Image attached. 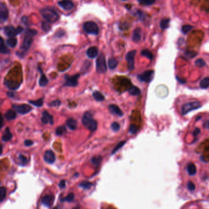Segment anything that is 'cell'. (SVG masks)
Instances as JSON below:
<instances>
[{
	"label": "cell",
	"instance_id": "60d3db41",
	"mask_svg": "<svg viewBox=\"0 0 209 209\" xmlns=\"http://www.w3.org/2000/svg\"><path fill=\"white\" fill-rule=\"evenodd\" d=\"M192 29H193V27L190 26V25H188V24L184 25V26H183L182 28V31L183 34H187Z\"/></svg>",
	"mask_w": 209,
	"mask_h": 209
},
{
	"label": "cell",
	"instance_id": "52a82bcc",
	"mask_svg": "<svg viewBox=\"0 0 209 209\" xmlns=\"http://www.w3.org/2000/svg\"><path fill=\"white\" fill-rule=\"evenodd\" d=\"M80 77L79 74H76L72 75V76H69L68 75H66L64 77L65 83L64 86L74 87L78 85V78Z\"/></svg>",
	"mask_w": 209,
	"mask_h": 209
},
{
	"label": "cell",
	"instance_id": "e0dca14e",
	"mask_svg": "<svg viewBox=\"0 0 209 209\" xmlns=\"http://www.w3.org/2000/svg\"><path fill=\"white\" fill-rule=\"evenodd\" d=\"M94 119L92 118V115L90 112H86L83 116L82 118V124L87 127L88 125L93 121Z\"/></svg>",
	"mask_w": 209,
	"mask_h": 209
},
{
	"label": "cell",
	"instance_id": "f6af8a7d",
	"mask_svg": "<svg viewBox=\"0 0 209 209\" xmlns=\"http://www.w3.org/2000/svg\"><path fill=\"white\" fill-rule=\"evenodd\" d=\"M138 130L137 127L135 125H131V126L129 127V132L131 133V134H135V133H137Z\"/></svg>",
	"mask_w": 209,
	"mask_h": 209
},
{
	"label": "cell",
	"instance_id": "be15d7a7",
	"mask_svg": "<svg viewBox=\"0 0 209 209\" xmlns=\"http://www.w3.org/2000/svg\"><path fill=\"white\" fill-rule=\"evenodd\" d=\"M107 209H113V208H107Z\"/></svg>",
	"mask_w": 209,
	"mask_h": 209
},
{
	"label": "cell",
	"instance_id": "d4e9b609",
	"mask_svg": "<svg viewBox=\"0 0 209 209\" xmlns=\"http://www.w3.org/2000/svg\"><path fill=\"white\" fill-rule=\"evenodd\" d=\"M48 80L47 79L46 75L44 74H42L39 81V86L41 87H44L48 84Z\"/></svg>",
	"mask_w": 209,
	"mask_h": 209
},
{
	"label": "cell",
	"instance_id": "f546056e",
	"mask_svg": "<svg viewBox=\"0 0 209 209\" xmlns=\"http://www.w3.org/2000/svg\"><path fill=\"white\" fill-rule=\"evenodd\" d=\"M170 23V19H163L161 20L160 25V27L162 29H166L169 27Z\"/></svg>",
	"mask_w": 209,
	"mask_h": 209
},
{
	"label": "cell",
	"instance_id": "ee69618b",
	"mask_svg": "<svg viewBox=\"0 0 209 209\" xmlns=\"http://www.w3.org/2000/svg\"><path fill=\"white\" fill-rule=\"evenodd\" d=\"M111 128L114 131H118L120 128V125L118 122H114L111 125Z\"/></svg>",
	"mask_w": 209,
	"mask_h": 209
},
{
	"label": "cell",
	"instance_id": "6f0895ef",
	"mask_svg": "<svg viewBox=\"0 0 209 209\" xmlns=\"http://www.w3.org/2000/svg\"><path fill=\"white\" fill-rule=\"evenodd\" d=\"M204 127L205 129H209V119L208 121H206V122L204 124Z\"/></svg>",
	"mask_w": 209,
	"mask_h": 209
},
{
	"label": "cell",
	"instance_id": "9c48e42d",
	"mask_svg": "<svg viewBox=\"0 0 209 209\" xmlns=\"http://www.w3.org/2000/svg\"><path fill=\"white\" fill-rule=\"evenodd\" d=\"M136 53V50H132L128 52L126 55V61H127L129 70H132L135 69V57Z\"/></svg>",
	"mask_w": 209,
	"mask_h": 209
},
{
	"label": "cell",
	"instance_id": "94428289",
	"mask_svg": "<svg viewBox=\"0 0 209 209\" xmlns=\"http://www.w3.org/2000/svg\"><path fill=\"white\" fill-rule=\"evenodd\" d=\"M73 209H80V207H74Z\"/></svg>",
	"mask_w": 209,
	"mask_h": 209
},
{
	"label": "cell",
	"instance_id": "2e32d148",
	"mask_svg": "<svg viewBox=\"0 0 209 209\" xmlns=\"http://www.w3.org/2000/svg\"><path fill=\"white\" fill-rule=\"evenodd\" d=\"M108 110H109L111 113L114 115H116L120 117H121L123 115V113L120 110V108L115 105H110L108 106Z\"/></svg>",
	"mask_w": 209,
	"mask_h": 209
},
{
	"label": "cell",
	"instance_id": "816d5d0a",
	"mask_svg": "<svg viewBox=\"0 0 209 209\" xmlns=\"http://www.w3.org/2000/svg\"><path fill=\"white\" fill-rule=\"evenodd\" d=\"M64 34V32L63 30L60 29L59 31H58V32L56 33L55 36L57 37H61L63 36Z\"/></svg>",
	"mask_w": 209,
	"mask_h": 209
},
{
	"label": "cell",
	"instance_id": "603a6c76",
	"mask_svg": "<svg viewBox=\"0 0 209 209\" xmlns=\"http://www.w3.org/2000/svg\"><path fill=\"white\" fill-rule=\"evenodd\" d=\"M188 173L190 175H194L196 174L197 169H196V167L195 166V164H193V163H190L187 165V168Z\"/></svg>",
	"mask_w": 209,
	"mask_h": 209
},
{
	"label": "cell",
	"instance_id": "e7e4bbea",
	"mask_svg": "<svg viewBox=\"0 0 209 209\" xmlns=\"http://www.w3.org/2000/svg\"><path fill=\"white\" fill-rule=\"evenodd\" d=\"M121 1H128V0H121Z\"/></svg>",
	"mask_w": 209,
	"mask_h": 209
},
{
	"label": "cell",
	"instance_id": "f907efd6",
	"mask_svg": "<svg viewBox=\"0 0 209 209\" xmlns=\"http://www.w3.org/2000/svg\"><path fill=\"white\" fill-rule=\"evenodd\" d=\"M22 22H23L25 24L27 25V26H28V25H30V22H29V20H28V17H27L26 16H24V17H23L22 18Z\"/></svg>",
	"mask_w": 209,
	"mask_h": 209
},
{
	"label": "cell",
	"instance_id": "277c9868",
	"mask_svg": "<svg viewBox=\"0 0 209 209\" xmlns=\"http://www.w3.org/2000/svg\"><path fill=\"white\" fill-rule=\"evenodd\" d=\"M83 29L88 34L97 35L99 32L98 25L93 22H87L83 23Z\"/></svg>",
	"mask_w": 209,
	"mask_h": 209
},
{
	"label": "cell",
	"instance_id": "30bf717a",
	"mask_svg": "<svg viewBox=\"0 0 209 209\" xmlns=\"http://www.w3.org/2000/svg\"><path fill=\"white\" fill-rule=\"evenodd\" d=\"M14 109L21 114H25L31 111L32 108L27 104H22L20 105H14L12 106Z\"/></svg>",
	"mask_w": 209,
	"mask_h": 209
},
{
	"label": "cell",
	"instance_id": "f5cc1de1",
	"mask_svg": "<svg viewBox=\"0 0 209 209\" xmlns=\"http://www.w3.org/2000/svg\"><path fill=\"white\" fill-rule=\"evenodd\" d=\"M24 144H25V145L26 146L29 147V146H32V145L33 144V142L32 141H31V140L27 139V140L25 141Z\"/></svg>",
	"mask_w": 209,
	"mask_h": 209
},
{
	"label": "cell",
	"instance_id": "4dcf8cb0",
	"mask_svg": "<svg viewBox=\"0 0 209 209\" xmlns=\"http://www.w3.org/2000/svg\"><path fill=\"white\" fill-rule=\"evenodd\" d=\"M102 160H103V158L101 156H96V157H94L92 158L91 160V162L94 165L98 166L100 164V163H101Z\"/></svg>",
	"mask_w": 209,
	"mask_h": 209
},
{
	"label": "cell",
	"instance_id": "f1b7e54d",
	"mask_svg": "<svg viewBox=\"0 0 209 209\" xmlns=\"http://www.w3.org/2000/svg\"><path fill=\"white\" fill-rule=\"evenodd\" d=\"M6 43L9 47L11 48H14L17 45V40L15 37H10L7 40Z\"/></svg>",
	"mask_w": 209,
	"mask_h": 209
},
{
	"label": "cell",
	"instance_id": "e575fe53",
	"mask_svg": "<svg viewBox=\"0 0 209 209\" xmlns=\"http://www.w3.org/2000/svg\"><path fill=\"white\" fill-rule=\"evenodd\" d=\"M29 103H31V105H33L37 106V107H40L43 105L44 100L43 98H40L37 100H34V101H29Z\"/></svg>",
	"mask_w": 209,
	"mask_h": 209
},
{
	"label": "cell",
	"instance_id": "3957f363",
	"mask_svg": "<svg viewBox=\"0 0 209 209\" xmlns=\"http://www.w3.org/2000/svg\"><path fill=\"white\" fill-rule=\"evenodd\" d=\"M200 107H201V103L198 101L188 102L185 104H184L182 106V109H181L182 114L186 115L188 113L191 112V111L196 110Z\"/></svg>",
	"mask_w": 209,
	"mask_h": 209
},
{
	"label": "cell",
	"instance_id": "7402d4cb",
	"mask_svg": "<svg viewBox=\"0 0 209 209\" xmlns=\"http://www.w3.org/2000/svg\"><path fill=\"white\" fill-rule=\"evenodd\" d=\"M132 40L135 42H137L141 39V31L140 28H136L133 32Z\"/></svg>",
	"mask_w": 209,
	"mask_h": 209
},
{
	"label": "cell",
	"instance_id": "484cf974",
	"mask_svg": "<svg viewBox=\"0 0 209 209\" xmlns=\"http://www.w3.org/2000/svg\"><path fill=\"white\" fill-rule=\"evenodd\" d=\"M93 96L95 98V100H96L97 101H99V102L103 101V100H104V99H105V97L103 95V94L100 93V92H99V91L93 92Z\"/></svg>",
	"mask_w": 209,
	"mask_h": 209
},
{
	"label": "cell",
	"instance_id": "d6986e66",
	"mask_svg": "<svg viewBox=\"0 0 209 209\" xmlns=\"http://www.w3.org/2000/svg\"><path fill=\"white\" fill-rule=\"evenodd\" d=\"M67 126L71 130H76L77 127V121L73 118H69L66 121Z\"/></svg>",
	"mask_w": 209,
	"mask_h": 209
},
{
	"label": "cell",
	"instance_id": "1f68e13d",
	"mask_svg": "<svg viewBox=\"0 0 209 209\" xmlns=\"http://www.w3.org/2000/svg\"><path fill=\"white\" fill-rule=\"evenodd\" d=\"M0 52L2 54H6L9 53V50L6 47L5 45L4 41L2 37H1V45H0Z\"/></svg>",
	"mask_w": 209,
	"mask_h": 209
},
{
	"label": "cell",
	"instance_id": "8fae6325",
	"mask_svg": "<svg viewBox=\"0 0 209 209\" xmlns=\"http://www.w3.org/2000/svg\"><path fill=\"white\" fill-rule=\"evenodd\" d=\"M58 4L65 11L71 10L74 6L73 2L71 0H61L58 3Z\"/></svg>",
	"mask_w": 209,
	"mask_h": 209
},
{
	"label": "cell",
	"instance_id": "8d00e7d4",
	"mask_svg": "<svg viewBox=\"0 0 209 209\" xmlns=\"http://www.w3.org/2000/svg\"><path fill=\"white\" fill-rule=\"evenodd\" d=\"M139 3L145 6H150L153 4L156 0H137Z\"/></svg>",
	"mask_w": 209,
	"mask_h": 209
},
{
	"label": "cell",
	"instance_id": "6da1fadb",
	"mask_svg": "<svg viewBox=\"0 0 209 209\" xmlns=\"http://www.w3.org/2000/svg\"><path fill=\"white\" fill-rule=\"evenodd\" d=\"M40 13L43 17L46 19L48 23H55L59 18V15L53 8L47 7L40 9Z\"/></svg>",
	"mask_w": 209,
	"mask_h": 209
},
{
	"label": "cell",
	"instance_id": "680465c9",
	"mask_svg": "<svg viewBox=\"0 0 209 209\" xmlns=\"http://www.w3.org/2000/svg\"><path fill=\"white\" fill-rule=\"evenodd\" d=\"M7 96L9 97H13L14 96V94L11 93V92H9V93H7Z\"/></svg>",
	"mask_w": 209,
	"mask_h": 209
},
{
	"label": "cell",
	"instance_id": "11a10c76",
	"mask_svg": "<svg viewBox=\"0 0 209 209\" xmlns=\"http://www.w3.org/2000/svg\"><path fill=\"white\" fill-rule=\"evenodd\" d=\"M58 186H59V187L60 188H64L66 186V181L64 180H62L60 183H59V185H58Z\"/></svg>",
	"mask_w": 209,
	"mask_h": 209
},
{
	"label": "cell",
	"instance_id": "cb8c5ba5",
	"mask_svg": "<svg viewBox=\"0 0 209 209\" xmlns=\"http://www.w3.org/2000/svg\"><path fill=\"white\" fill-rule=\"evenodd\" d=\"M108 65L111 69H114L118 65V61L114 57H111L108 61Z\"/></svg>",
	"mask_w": 209,
	"mask_h": 209
},
{
	"label": "cell",
	"instance_id": "ffe728a7",
	"mask_svg": "<svg viewBox=\"0 0 209 209\" xmlns=\"http://www.w3.org/2000/svg\"><path fill=\"white\" fill-rule=\"evenodd\" d=\"M12 138V134L10 130V129L7 127L4 131V134L2 136V140L4 142L10 141Z\"/></svg>",
	"mask_w": 209,
	"mask_h": 209
},
{
	"label": "cell",
	"instance_id": "ac0fdd59",
	"mask_svg": "<svg viewBox=\"0 0 209 209\" xmlns=\"http://www.w3.org/2000/svg\"><path fill=\"white\" fill-rule=\"evenodd\" d=\"M98 54V49L96 47H91L87 51V55L88 57L93 59L96 57Z\"/></svg>",
	"mask_w": 209,
	"mask_h": 209
},
{
	"label": "cell",
	"instance_id": "4fadbf2b",
	"mask_svg": "<svg viewBox=\"0 0 209 209\" xmlns=\"http://www.w3.org/2000/svg\"><path fill=\"white\" fill-rule=\"evenodd\" d=\"M42 118H41V121L44 124H51V125H52L54 124V118L53 116L50 114L49 113H48L47 111H44L42 113Z\"/></svg>",
	"mask_w": 209,
	"mask_h": 209
},
{
	"label": "cell",
	"instance_id": "83f0119b",
	"mask_svg": "<svg viewBox=\"0 0 209 209\" xmlns=\"http://www.w3.org/2000/svg\"><path fill=\"white\" fill-rule=\"evenodd\" d=\"M129 93L132 95V96H137L140 95V89L136 87V86H132L129 90Z\"/></svg>",
	"mask_w": 209,
	"mask_h": 209
},
{
	"label": "cell",
	"instance_id": "7bdbcfd3",
	"mask_svg": "<svg viewBox=\"0 0 209 209\" xmlns=\"http://www.w3.org/2000/svg\"><path fill=\"white\" fill-rule=\"evenodd\" d=\"M6 86L9 88L11 89H16L17 88H18L19 87V85L17 84H14V83H12L10 81H6Z\"/></svg>",
	"mask_w": 209,
	"mask_h": 209
},
{
	"label": "cell",
	"instance_id": "4316f807",
	"mask_svg": "<svg viewBox=\"0 0 209 209\" xmlns=\"http://www.w3.org/2000/svg\"><path fill=\"white\" fill-rule=\"evenodd\" d=\"M200 87L202 89H207L209 87V77L204 78L200 82Z\"/></svg>",
	"mask_w": 209,
	"mask_h": 209
},
{
	"label": "cell",
	"instance_id": "91938a15",
	"mask_svg": "<svg viewBox=\"0 0 209 209\" xmlns=\"http://www.w3.org/2000/svg\"><path fill=\"white\" fill-rule=\"evenodd\" d=\"M1 128H2L3 126V118H1Z\"/></svg>",
	"mask_w": 209,
	"mask_h": 209
},
{
	"label": "cell",
	"instance_id": "681fc988",
	"mask_svg": "<svg viewBox=\"0 0 209 209\" xmlns=\"http://www.w3.org/2000/svg\"><path fill=\"white\" fill-rule=\"evenodd\" d=\"M188 188L190 191H194L195 190V185L192 182H189L188 183Z\"/></svg>",
	"mask_w": 209,
	"mask_h": 209
},
{
	"label": "cell",
	"instance_id": "5bb4252c",
	"mask_svg": "<svg viewBox=\"0 0 209 209\" xmlns=\"http://www.w3.org/2000/svg\"><path fill=\"white\" fill-rule=\"evenodd\" d=\"M9 16V12L4 3H1L0 5V18L2 21H6Z\"/></svg>",
	"mask_w": 209,
	"mask_h": 209
},
{
	"label": "cell",
	"instance_id": "d590c367",
	"mask_svg": "<svg viewBox=\"0 0 209 209\" xmlns=\"http://www.w3.org/2000/svg\"><path fill=\"white\" fill-rule=\"evenodd\" d=\"M141 55H142V56H144L147 57V58H148V59L150 60H152L153 57V56L152 53H151V52H150L148 50H142V52H141Z\"/></svg>",
	"mask_w": 209,
	"mask_h": 209
},
{
	"label": "cell",
	"instance_id": "f35d334b",
	"mask_svg": "<svg viewBox=\"0 0 209 209\" xmlns=\"http://www.w3.org/2000/svg\"><path fill=\"white\" fill-rule=\"evenodd\" d=\"M66 130L64 126H60L58 127L56 130V135L57 136H61L64 134V133L66 132Z\"/></svg>",
	"mask_w": 209,
	"mask_h": 209
},
{
	"label": "cell",
	"instance_id": "ab89813d",
	"mask_svg": "<svg viewBox=\"0 0 209 209\" xmlns=\"http://www.w3.org/2000/svg\"><path fill=\"white\" fill-rule=\"evenodd\" d=\"M126 142H127L126 141H121V142H120V143H119L117 144V146H116L114 149V150H112V155L115 154L116 152H117L118 150H119L121 147H122L124 145V144L126 143Z\"/></svg>",
	"mask_w": 209,
	"mask_h": 209
},
{
	"label": "cell",
	"instance_id": "9a60e30c",
	"mask_svg": "<svg viewBox=\"0 0 209 209\" xmlns=\"http://www.w3.org/2000/svg\"><path fill=\"white\" fill-rule=\"evenodd\" d=\"M54 197L53 195H46L41 200V203L44 206L47 207H50L54 203Z\"/></svg>",
	"mask_w": 209,
	"mask_h": 209
},
{
	"label": "cell",
	"instance_id": "7dc6e473",
	"mask_svg": "<svg viewBox=\"0 0 209 209\" xmlns=\"http://www.w3.org/2000/svg\"><path fill=\"white\" fill-rule=\"evenodd\" d=\"M74 193H71L64 199V200H65V201H67V202H72V200H74Z\"/></svg>",
	"mask_w": 209,
	"mask_h": 209
},
{
	"label": "cell",
	"instance_id": "5b68a950",
	"mask_svg": "<svg viewBox=\"0 0 209 209\" xmlns=\"http://www.w3.org/2000/svg\"><path fill=\"white\" fill-rule=\"evenodd\" d=\"M107 69L105 56L103 53H101L97 58L96 62V71L99 73H104L107 71Z\"/></svg>",
	"mask_w": 209,
	"mask_h": 209
},
{
	"label": "cell",
	"instance_id": "7c38bea8",
	"mask_svg": "<svg viewBox=\"0 0 209 209\" xmlns=\"http://www.w3.org/2000/svg\"><path fill=\"white\" fill-rule=\"evenodd\" d=\"M44 159L47 163L52 164L55 162V155L52 150H48L44 153Z\"/></svg>",
	"mask_w": 209,
	"mask_h": 209
},
{
	"label": "cell",
	"instance_id": "7a4b0ae2",
	"mask_svg": "<svg viewBox=\"0 0 209 209\" xmlns=\"http://www.w3.org/2000/svg\"><path fill=\"white\" fill-rule=\"evenodd\" d=\"M37 34V31L35 29H27L25 32V37L23 43L21 47V49L24 52H27L30 49L33 41V37Z\"/></svg>",
	"mask_w": 209,
	"mask_h": 209
},
{
	"label": "cell",
	"instance_id": "9f6ffc18",
	"mask_svg": "<svg viewBox=\"0 0 209 209\" xmlns=\"http://www.w3.org/2000/svg\"><path fill=\"white\" fill-rule=\"evenodd\" d=\"M200 132V130H199V129L196 128V129L194 130V131H193V135H194V136H197L199 134Z\"/></svg>",
	"mask_w": 209,
	"mask_h": 209
},
{
	"label": "cell",
	"instance_id": "b9f144b4",
	"mask_svg": "<svg viewBox=\"0 0 209 209\" xmlns=\"http://www.w3.org/2000/svg\"><path fill=\"white\" fill-rule=\"evenodd\" d=\"M195 65L199 67V68H203L206 65V63L203 59L200 58V59H198L195 61Z\"/></svg>",
	"mask_w": 209,
	"mask_h": 209
},
{
	"label": "cell",
	"instance_id": "d6a6232c",
	"mask_svg": "<svg viewBox=\"0 0 209 209\" xmlns=\"http://www.w3.org/2000/svg\"><path fill=\"white\" fill-rule=\"evenodd\" d=\"M93 186V184L90 182H87V181H83L82 182H81L79 184V187L85 189V190H89L91 188V187Z\"/></svg>",
	"mask_w": 209,
	"mask_h": 209
},
{
	"label": "cell",
	"instance_id": "c3c4849f",
	"mask_svg": "<svg viewBox=\"0 0 209 209\" xmlns=\"http://www.w3.org/2000/svg\"><path fill=\"white\" fill-rule=\"evenodd\" d=\"M61 104V102L59 100H55V101H53L51 103H49V106H52V107H55V106H60Z\"/></svg>",
	"mask_w": 209,
	"mask_h": 209
},
{
	"label": "cell",
	"instance_id": "836d02e7",
	"mask_svg": "<svg viewBox=\"0 0 209 209\" xmlns=\"http://www.w3.org/2000/svg\"><path fill=\"white\" fill-rule=\"evenodd\" d=\"M18 159H19V164L22 166H25L28 163V162L27 158L25 156L22 155V154L19 155Z\"/></svg>",
	"mask_w": 209,
	"mask_h": 209
},
{
	"label": "cell",
	"instance_id": "74e56055",
	"mask_svg": "<svg viewBox=\"0 0 209 209\" xmlns=\"http://www.w3.org/2000/svg\"><path fill=\"white\" fill-rule=\"evenodd\" d=\"M6 196V189L5 187H1L0 188V200L2 203Z\"/></svg>",
	"mask_w": 209,
	"mask_h": 209
},
{
	"label": "cell",
	"instance_id": "ba28073f",
	"mask_svg": "<svg viewBox=\"0 0 209 209\" xmlns=\"http://www.w3.org/2000/svg\"><path fill=\"white\" fill-rule=\"evenodd\" d=\"M154 73L155 72L153 70H147L139 75L137 78L140 81L150 83L154 77Z\"/></svg>",
	"mask_w": 209,
	"mask_h": 209
},
{
	"label": "cell",
	"instance_id": "bcb514c9",
	"mask_svg": "<svg viewBox=\"0 0 209 209\" xmlns=\"http://www.w3.org/2000/svg\"><path fill=\"white\" fill-rule=\"evenodd\" d=\"M42 28H43L44 31H48L50 30V29H51V27H50L49 23L47 22L42 23Z\"/></svg>",
	"mask_w": 209,
	"mask_h": 209
},
{
	"label": "cell",
	"instance_id": "db71d44e",
	"mask_svg": "<svg viewBox=\"0 0 209 209\" xmlns=\"http://www.w3.org/2000/svg\"><path fill=\"white\" fill-rule=\"evenodd\" d=\"M196 54H197L196 53H195L193 52H187V53H186L187 56L189 57H193L194 56H195V55Z\"/></svg>",
	"mask_w": 209,
	"mask_h": 209
},
{
	"label": "cell",
	"instance_id": "6125c7cd",
	"mask_svg": "<svg viewBox=\"0 0 209 209\" xmlns=\"http://www.w3.org/2000/svg\"><path fill=\"white\" fill-rule=\"evenodd\" d=\"M53 209H58V207H54V208H53Z\"/></svg>",
	"mask_w": 209,
	"mask_h": 209
},
{
	"label": "cell",
	"instance_id": "8992f818",
	"mask_svg": "<svg viewBox=\"0 0 209 209\" xmlns=\"http://www.w3.org/2000/svg\"><path fill=\"white\" fill-rule=\"evenodd\" d=\"M23 31V28L21 27L14 28L12 26H7L4 28V31L6 35L9 37H14Z\"/></svg>",
	"mask_w": 209,
	"mask_h": 209
},
{
	"label": "cell",
	"instance_id": "44dd1931",
	"mask_svg": "<svg viewBox=\"0 0 209 209\" xmlns=\"http://www.w3.org/2000/svg\"><path fill=\"white\" fill-rule=\"evenodd\" d=\"M16 117H17L16 113L12 110H8L4 114V118L8 121L14 120L16 118Z\"/></svg>",
	"mask_w": 209,
	"mask_h": 209
}]
</instances>
